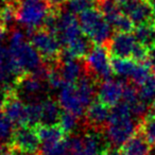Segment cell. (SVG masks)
Wrapping results in <instances>:
<instances>
[{"label":"cell","mask_w":155,"mask_h":155,"mask_svg":"<svg viewBox=\"0 0 155 155\" xmlns=\"http://www.w3.org/2000/svg\"><path fill=\"white\" fill-rule=\"evenodd\" d=\"M154 24H155V17H154Z\"/></svg>","instance_id":"cell-41"},{"label":"cell","mask_w":155,"mask_h":155,"mask_svg":"<svg viewBox=\"0 0 155 155\" xmlns=\"http://www.w3.org/2000/svg\"><path fill=\"white\" fill-rule=\"evenodd\" d=\"M151 108H152V112L155 114V98L152 102H151Z\"/></svg>","instance_id":"cell-39"},{"label":"cell","mask_w":155,"mask_h":155,"mask_svg":"<svg viewBox=\"0 0 155 155\" xmlns=\"http://www.w3.org/2000/svg\"><path fill=\"white\" fill-rule=\"evenodd\" d=\"M38 152L41 155H71L67 142V137L50 146H41Z\"/></svg>","instance_id":"cell-28"},{"label":"cell","mask_w":155,"mask_h":155,"mask_svg":"<svg viewBox=\"0 0 155 155\" xmlns=\"http://www.w3.org/2000/svg\"><path fill=\"white\" fill-rule=\"evenodd\" d=\"M137 131L150 142L152 146H155V114H147L138 122Z\"/></svg>","instance_id":"cell-24"},{"label":"cell","mask_w":155,"mask_h":155,"mask_svg":"<svg viewBox=\"0 0 155 155\" xmlns=\"http://www.w3.org/2000/svg\"><path fill=\"white\" fill-rule=\"evenodd\" d=\"M139 98L146 103H150L155 98V75L151 74L141 85L137 86Z\"/></svg>","instance_id":"cell-27"},{"label":"cell","mask_w":155,"mask_h":155,"mask_svg":"<svg viewBox=\"0 0 155 155\" xmlns=\"http://www.w3.org/2000/svg\"><path fill=\"white\" fill-rule=\"evenodd\" d=\"M132 116L133 114L131 108L124 101L119 102L110 110V119L104 133L106 140L114 148H120L137 132L138 124Z\"/></svg>","instance_id":"cell-1"},{"label":"cell","mask_w":155,"mask_h":155,"mask_svg":"<svg viewBox=\"0 0 155 155\" xmlns=\"http://www.w3.org/2000/svg\"><path fill=\"white\" fill-rule=\"evenodd\" d=\"M79 118H80V117L77 116V115L64 110V112L62 113V115H61L58 125H60L61 129L65 132V134H71L77 129Z\"/></svg>","instance_id":"cell-30"},{"label":"cell","mask_w":155,"mask_h":155,"mask_svg":"<svg viewBox=\"0 0 155 155\" xmlns=\"http://www.w3.org/2000/svg\"><path fill=\"white\" fill-rule=\"evenodd\" d=\"M151 149L152 144L138 131L120 147L124 155H150Z\"/></svg>","instance_id":"cell-18"},{"label":"cell","mask_w":155,"mask_h":155,"mask_svg":"<svg viewBox=\"0 0 155 155\" xmlns=\"http://www.w3.org/2000/svg\"><path fill=\"white\" fill-rule=\"evenodd\" d=\"M0 155H15L14 151L11 149V147L0 146Z\"/></svg>","instance_id":"cell-33"},{"label":"cell","mask_w":155,"mask_h":155,"mask_svg":"<svg viewBox=\"0 0 155 155\" xmlns=\"http://www.w3.org/2000/svg\"><path fill=\"white\" fill-rule=\"evenodd\" d=\"M137 41L146 47L147 49L151 50L155 48V24L153 21H149L146 24L137 25L133 31Z\"/></svg>","instance_id":"cell-20"},{"label":"cell","mask_w":155,"mask_h":155,"mask_svg":"<svg viewBox=\"0 0 155 155\" xmlns=\"http://www.w3.org/2000/svg\"><path fill=\"white\" fill-rule=\"evenodd\" d=\"M138 62L130 58H113L112 66L115 74L122 78H131Z\"/></svg>","instance_id":"cell-22"},{"label":"cell","mask_w":155,"mask_h":155,"mask_svg":"<svg viewBox=\"0 0 155 155\" xmlns=\"http://www.w3.org/2000/svg\"><path fill=\"white\" fill-rule=\"evenodd\" d=\"M119 7L135 26L154 20L155 13L149 0H127Z\"/></svg>","instance_id":"cell-11"},{"label":"cell","mask_w":155,"mask_h":155,"mask_svg":"<svg viewBox=\"0 0 155 155\" xmlns=\"http://www.w3.org/2000/svg\"><path fill=\"white\" fill-rule=\"evenodd\" d=\"M55 65L58 66L65 83L74 84L85 72L84 64H81L78 58H64L61 55V58L55 62Z\"/></svg>","instance_id":"cell-16"},{"label":"cell","mask_w":155,"mask_h":155,"mask_svg":"<svg viewBox=\"0 0 155 155\" xmlns=\"http://www.w3.org/2000/svg\"><path fill=\"white\" fill-rule=\"evenodd\" d=\"M125 83L119 80H108L102 81L101 85L98 89V99L102 103L106 104L110 107H113L120 102L123 96Z\"/></svg>","instance_id":"cell-14"},{"label":"cell","mask_w":155,"mask_h":155,"mask_svg":"<svg viewBox=\"0 0 155 155\" xmlns=\"http://www.w3.org/2000/svg\"><path fill=\"white\" fill-rule=\"evenodd\" d=\"M110 54L107 47L94 45L93 49L85 58V72L91 74L98 82L110 79L114 71Z\"/></svg>","instance_id":"cell-7"},{"label":"cell","mask_w":155,"mask_h":155,"mask_svg":"<svg viewBox=\"0 0 155 155\" xmlns=\"http://www.w3.org/2000/svg\"><path fill=\"white\" fill-rule=\"evenodd\" d=\"M30 41L47 63H55L63 53V45L54 33L46 28H39L28 33Z\"/></svg>","instance_id":"cell-5"},{"label":"cell","mask_w":155,"mask_h":155,"mask_svg":"<svg viewBox=\"0 0 155 155\" xmlns=\"http://www.w3.org/2000/svg\"><path fill=\"white\" fill-rule=\"evenodd\" d=\"M138 41L133 32H116L107 43L108 51L113 58H130L137 47Z\"/></svg>","instance_id":"cell-10"},{"label":"cell","mask_w":155,"mask_h":155,"mask_svg":"<svg viewBox=\"0 0 155 155\" xmlns=\"http://www.w3.org/2000/svg\"><path fill=\"white\" fill-rule=\"evenodd\" d=\"M103 132L91 130L83 135H71L67 137L71 155H103L107 147L102 137Z\"/></svg>","instance_id":"cell-6"},{"label":"cell","mask_w":155,"mask_h":155,"mask_svg":"<svg viewBox=\"0 0 155 155\" xmlns=\"http://www.w3.org/2000/svg\"><path fill=\"white\" fill-rule=\"evenodd\" d=\"M149 61L151 62H155V48L150 50V53H149Z\"/></svg>","instance_id":"cell-37"},{"label":"cell","mask_w":155,"mask_h":155,"mask_svg":"<svg viewBox=\"0 0 155 155\" xmlns=\"http://www.w3.org/2000/svg\"><path fill=\"white\" fill-rule=\"evenodd\" d=\"M3 112L17 127L27 124V103L18 97L15 91L8 93Z\"/></svg>","instance_id":"cell-15"},{"label":"cell","mask_w":155,"mask_h":155,"mask_svg":"<svg viewBox=\"0 0 155 155\" xmlns=\"http://www.w3.org/2000/svg\"><path fill=\"white\" fill-rule=\"evenodd\" d=\"M12 150H13V149H12ZM13 151H14V154H15V155H41V154H39V152L28 153V152H20V151H16V150H13Z\"/></svg>","instance_id":"cell-35"},{"label":"cell","mask_w":155,"mask_h":155,"mask_svg":"<svg viewBox=\"0 0 155 155\" xmlns=\"http://www.w3.org/2000/svg\"><path fill=\"white\" fill-rule=\"evenodd\" d=\"M152 74V70H151V66H150V62L149 60L147 62H141V63H137L135 69H134L133 73L131 75L132 82L134 85L136 86H139L146 80H148V78Z\"/></svg>","instance_id":"cell-26"},{"label":"cell","mask_w":155,"mask_h":155,"mask_svg":"<svg viewBox=\"0 0 155 155\" xmlns=\"http://www.w3.org/2000/svg\"><path fill=\"white\" fill-rule=\"evenodd\" d=\"M14 132V122L5 112H0V146H11Z\"/></svg>","instance_id":"cell-23"},{"label":"cell","mask_w":155,"mask_h":155,"mask_svg":"<svg viewBox=\"0 0 155 155\" xmlns=\"http://www.w3.org/2000/svg\"><path fill=\"white\" fill-rule=\"evenodd\" d=\"M149 1H150L151 5H152L153 10H154V13H155V0H149Z\"/></svg>","instance_id":"cell-40"},{"label":"cell","mask_w":155,"mask_h":155,"mask_svg":"<svg viewBox=\"0 0 155 155\" xmlns=\"http://www.w3.org/2000/svg\"><path fill=\"white\" fill-rule=\"evenodd\" d=\"M41 117V101H32L27 103V124L38 125Z\"/></svg>","instance_id":"cell-29"},{"label":"cell","mask_w":155,"mask_h":155,"mask_svg":"<svg viewBox=\"0 0 155 155\" xmlns=\"http://www.w3.org/2000/svg\"><path fill=\"white\" fill-rule=\"evenodd\" d=\"M8 55H9V49L0 46V65L5 62V60L8 58Z\"/></svg>","instance_id":"cell-31"},{"label":"cell","mask_w":155,"mask_h":155,"mask_svg":"<svg viewBox=\"0 0 155 155\" xmlns=\"http://www.w3.org/2000/svg\"><path fill=\"white\" fill-rule=\"evenodd\" d=\"M108 155H124L121 151H118V150H113L108 153Z\"/></svg>","instance_id":"cell-38"},{"label":"cell","mask_w":155,"mask_h":155,"mask_svg":"<svg viewBox=\"0 0 155 155\" xmlns=\"http://www.w3.org/2000/svg\"><path fill=\"white\" fill-rule=\"evenodd\" d=\"M58 103L63 110L72 113L79 117H82L85 114L86 106L81 101L74 84L65 83L61 87L58 93Z\"/></svg>","instance_id":"cell-13"},{"label":"cell","mask_w":155,"mask_h":155,"mask_svg":"<svg viewBox=\"0 0 155 155\" xmlns=\"http://www.w3.org/2000/svg\"><path fill=\"white\" fill-rule=\"evenodd\" d=\"M37 133L41 139V146H50L65 138V132L58 124H38Z\"/></svg>","instance_id":"cell-19"},{"label":"cell","mask_w":155,"mask_h":155,"mask_svg":"<svg viewBox=\"0 0 155 155\" xmlns=\"http://www.w3.org/2000/svg\"><path fill=\"white\" fill-rule=\"evenodd\" d=\"M7 30L8 29L3 26L2 24H0V46H1V43L5 41V35H7Z\"/></svg>","instance_id":"cell-34"},{"label":"cell","mask_w":155,"mask_h":155,"mask_svg":"<svg viewBox=\"0 0 155 155\" xmlns=\"http://www.w3.org/2000/svg\"><path fill=\"white\" fill-rule=\"evenodd\" d=\"M79 22L83 33L95 45H107L110 37L113 36L112 26L108 24L101 10L98 8L81 13Z\"/></svg>","instance_id":"cell-4"},{"label":"cell","mask_w":155,"mask_h":155,"mask_svg":"<svg viewBox=\"0 0 155 155\" xmlns=\"http://www.w3.org/2000/svg\"><path fill=\"white\" fill-rule=\"evenodd\" d=\"M58 102L52 99L41 100V117L39 124H58L62 110Z\"/></svg>","instance_id":"cell-21"},{"label":"cell","mask_w":155,"mask_h":155,"mask_svg":"<svg viewBox=\"0 0 155 155\" xmlns=\"http://www.w3.org/2000/svg\"><path fill=\"white\" fill-rule=\"evenodd\" d=\"M97 80H95L91 74L87 72L83 73L82 77L74 83L77 93L86 107H88L94 102L97 95Z\"/></svg>","instance_id":"cell-17"},{"label":"cell","mask_w":155,"mask_h":155,"mask_svg":"<svg viewBox=\"0 0 155 155\" xmlns=\"http://www.w3.org/2000/svg\"><path fill=\"white\" fill-rule=\"evenodd\" d=\"M10 147L13 150L20 151V152H38L41 149V139H39L36 127L30 124L18 125L15 129L12 143Z\"/></svg>","instance_id":"cell-8"},{"label":"cell","mask_w":155,"mask_h":155,"mask_svg":"<svg viewBox=\"0 0 155 155\" xmlns=\"http://www.w3.org/2000/svg\"><path fill=\"white\" fill-rule=\"evenodd\" d=\"M14 5L17 22L32 32L44 28L49 14L55 5L49 0H11Z\"/></svg>","instance_id":"cell-2"},{"label":"cell","mask_w":155,"mask_h":155,"mask_svg":"<svg viewBox=\"0 0 155 155\" xmlns=\"http://www.w3.org/2000/svg\"><path fill=\"white\" fill-rule=\"evenodd\" d=\"M49 1L53 5H55V7H60V5H64L66 0H49Z\"/></svg>","instance_id":"cell-36"},{"label":"cell","mask_w":155,"mask_h":155,"mask_svg":"<svg viewBox=\"0 0 155 155\" xmlns=\"http://www.w3.org/2000/svg\"><path fill=\"white\" fill-rule=\"evenodd\" d=\"M45 80L36 77L31 72H26L15 86V93L21 99L28 100V102L37 101L46 93Z\"/></svg>","instance_id":"cell-9"},{"label":"cell","mask_w":155,"mask_h":155,"mask_svg":"<svg viewBox=\"0 0 155 155\" xmlns=\"http://www.w3.org/2000/svg\"><path fill=\"white\" fill-rule=\"evenodd\" d=\"M64 5L68 11L77 15L87 10L99 8V2L98 0H66Z\"/></svg>","instance_id":"cell-25"},{"label":"cell","mask_w":155,"mask_h":155,"mask_svg":"<svg viewBox=\"0 0 155 155\" xmlns=\"http://www.w3.org/2000/svg\"><path fill=\"white\" fill-rule=\"evenodd\" d=\"M108 107L110 106L99 100L94 101L85 110V125L94 131H105L110 115V110Z\"/></svg>","instance_id":"cell-12"},{"label":"cell","mask_w":155,"mask_h":155,"mask_svg":"<svg viewBox=\"0 0 155 155\" xmlns=\"http://www.w3.org/2000/svg\"><path fill=\"white\" fill-rule=\"evenodd\" d=\"M7 96H8V91H3L0 89V112L3 110V107H5V100H7Z\"/></svg>","instance_id":"cell-32"},{"label":"cell","mask_w":155,"mask_h":155,"mask_svg":"<svg viewBox=\"0 0 155 155\" xmlns=\"http://www.w3.org/2000/svg\"><path fill=\"white\" fill-rule=\"evenodd\" d=\"M9 52L26 72H32L43 64V58L22 31L13 29L10 36Z\"/></svg>","instance_id":"cell-3"}]
</instances>
